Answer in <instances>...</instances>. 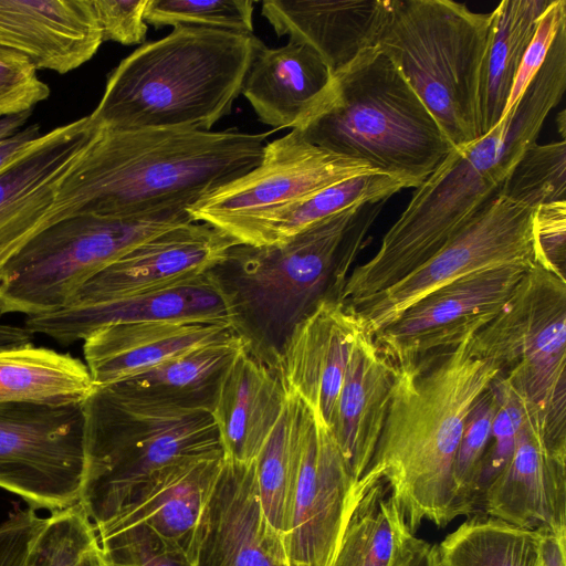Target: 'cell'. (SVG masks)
<instances>
[{"mask_svg": "<svg viewBox=\"0 0 566 566\" xmlns=\"http://www.w3.org/2000/svg\"><path fill=\"white\" fill-rule=\"evenodd\" d=\"M537 412L547 447L566 457V281L534 263L470 340Z\"/></svg>", "mask_w": 566, "mask_h": 566, "instance_id": "obj_9", "label": "cell"}, {"mask_svg": "<svg viewBox=\"0 0 566 566\" xmlns=\"http://www.w3.org/2000/svg\"><path fill=\"white\" fill-rule=\"evenodd\" d=\"M234 332L230 325L208 322L112 324L84 339V356L95 387H106Z\"/></svg>", "mask_w": 566, "mask_h": 566, "instance_id": "obj_26", "label": "cell"}, {"mask_svg": "<svg viewBox=\"0 0 566 566\" xmlns=\"http://www.w3.org/2000/svg\"><path fill=\"white\" fill-rule=\"evenodd\" d=\"M528 530L566 535V457L553 453L530 406L513 455L485 489L478 513Z\"/></svg>", "mask_w": 566, "mask_h": 566, "instance_id": "obj_19", "label": "cell"}, {"mask_svg": "<svg viewBox=\"0 0 566 566\" xmlns=\"http://www.w3.org/2000/svg\"><path fill=\"white\" fill-rule=\"evenodd\" d=\"M360 328L350 308L326 297L294 327L276 361L286 389L329 431L350 347Z\"/></svg>", "mask_w": 566, "mask_h": 566, "instance_id": "obj_22", "label": "cell"}, {"mask_svg": "<svg viewBox=\"0 0 566 566\" xmlns=\"http://www.w3.org/2000/svg\"><path fill=\"white\" fill-rule=\"evenodd\" d=\"M406 188H413V185L381 172L355 176L287 205L229 223L219 231L238 244L283 243L336 213L366 202L386 201Z\"/></svg>", "mask_w": 566, "mask_h": 566, "instance_id": "obj_29", "label": "cell"}, {"mask_svg": "<svg viewBox=\"0 0 566 566\" xmlns=\"http://www.w3.org/2000/svg\"><path fill=\"white\" fill-rule=\"evenodd\" d=\"M261 42L253 34L177 25L120 61L90 117L112 132H208L230 114Z\"/></svg>", "mask_w": 566, "mask_h": 566, "instance_id": "obj_5", "label": "cell"}, {"mask_svg": "<svg viewBox=\"0 0 566 566\" xmlns=\"http://www.w3.org/2000/svg\"><path fill=\"white\" fill-rule=\"evenodd\" d=\"M95 389L82 360L32 344L0 349V402L84 403Z\"/></svg>", "mask_w": 566, "mask_h": 566, "instance_id": "obj_33", "label": "cell"}, {"mask_svg": "<svg viewBox=\"0 0 566 566\" xmlns=\"http://www.w3.org/2000/svg\"><path fill=\"white\" fill-rule=\"evenodd\" d=\"M566 24V1L552 0L542 14L535 33L523 55L504 116L513 108L542 67L558 30Z\"/></svg>", "mask_w": 566, "mask_h": 566, "instance_id": "obj_44", "label": "cell"}, {"mask_svg": "<svg viewBox=\"0 0 566 566\" xmlns=\"http://www.w3.org/2000/svg\"><path fill=\"white\" fill-rule=\"evenodd\" d=\"M376 172L367 163L317 147L292 129L268 142L262 160L254 169L206 195L186 210L193 221L220 230L342 180Z\"/></svg>", "mask_w": 566, "mask_h": 566, "instance_id": "obj_14", "label": "cell"}, {"mask_svg": "<svg viewBox=\"0 0 566 566\" xmlns=\"http://www.w3.org/2000/svg\"><path fill=\"white\" fill-rule=\"evenodd\" d=\"M165 321L220 323L233 327V312L226 292L210 270L146 294L27 316L24 327L33 334H44L59 343L70 344L84 340L106 325Z\"/></svg>", "mask_w": 566, "mask_h": 566, "instance_id": "obj_20", "label": "cell"}, {"mask_svg": "<svg viewBox=\"0 0 566 566\" xmlns=\"http://www.w3.org/2000/svg\"><path fill=\"white\" fill-rule=\"evenodd\" d=\"M247 347L245 339L234 332L114 385L130 394L212 410L224 373Z\"/></svg>", "mask_w": 566, "mask_h": 566, "instance_id": "obj_31", "label": "cell"}, {"mask_svg": "<svg viewBox=\"0 0 566 566\" xmlns=\"http://www.w3.org/2000/svg\"><path fill=\"white\" fill-rule=\"evenodd\" d=\"M234 244L230 237L203 222L175 227L91 277L69 306L128 298L191 280L213 269Z\"/></svg>", "mask_w": 566, "mask_h": 566, "instance_id": "obj_17", "label": "cell"}, {"mask_svg": "<svg viewBox=\"0 0 566 566\" xmlns=\"http://www.w3.org/2000/svg\"><path fill=\"white\" fill-rule=\"evenodd\" d=\"M384 202L352 207L283 243L234 244L211 269L252 355L276 368L294 327L322 300L337 298Z\"/></svg>", "mask_w": 566, "mask_h": 566, "instance_id": "obj_4", "label": "cell"}, {"mask_svg": "<svg viewBox=\"0 0 566 566\" xmlns=\"http://www.w3.org/2000/svg\"><path fill=\"white\" fill-rule=\"evenodd\" d=\"M286 394L275 367L248 347L238 355L222 377L211 410L226 459L254 462L284 408Z\"/></svg>", "mask_w": 566, "mask_h": 566, "instance_id": "obj_28", "label": "cell"}, {"mask_svg": "<svg viewBox=\"0 0 566 566\" xmlns=\"http://www.w3.org/2000/svg\"><path fill=\"white\" fill-rule=\"evenodd\" d=\"M566 88V25L524 94L473 143L452 148L413 192L378 251L346 277L338 300L353 307L433 256L500 188L539 135Z\"/></svg>", "mask_w": 566, "mask_h": 566, "instance_id": "obj_1", "label": "cell"}, {"mask_svg": "<svg viewBox=\"0 0 566 566\" xmlns=\"http://www.w3.org/2000/svg\"><path fill=\"white\" fill-rule=\"evenodd\" d=\"M395 367L363 328L348 356L331 432L358 481L373 459L391 398Z\"/></svg>", "mask_w": 566, "mask_h": 566, "instance_id": "obj_27", "label": "cell"}, {"mask_svg": "<svg viewBox=\"0 0 566 566\" xmlns=\"http://www.w3.org/2000/svg\"><path fill=\"white\" fill-rule=\"evenodd\" d=\"M39 124H31L0 142V169L29 148L40 136Z\"/></svg>", "mask_w": 566, "mask_h": 566, "instance_id": "obj_48", "label": "cell"}, {"mask_svg": "<svg viewBox=\"0 0 566 566\" xmlns=\"http://www.w3.org/2000/svg\"><path fill=\"white\" fill-rule=\"evenodd\" d=\"M27 566H106L96 530L80 502L45 517Z\"/></svg>", "mask_w": 566, "mask_h": 566, "instance_id": "obj_35", "label": "cell"}, {"mask_svg": "<svg viewBox=\"0 0 566 566\" xmlns=\"http://www.w3.org/2000/svg\"><path fill=\"white\" fill-rule=\"evenodd\" d=\"M193 222L186 209L113 218L72 214L33 235L0 269V315L67 307L80 287L139 244Z\"/></svg>", "mask_w": 566, "mask_h": 566, "instance_id": "obj_10", "label": "cell"}, {"mask_svg": "<svg viewBox=\"0 0 566 566\" xmlns=\"http://www.w3.org/2000/svg\"><path fill=\"white\" fill-rule=\"evenodd\" d=\"M293 416L289 396L284 408L254 460V473L262 510L282 534L292 470Z\"/></svg>", "mask_w": 566, "mask_h": 566, "instance_id": "obj_36", "label": "cell"}, {"mask_svg": "<svg viewBox=\"0 0 566 566\" xmlns=\"http://www.w3.org/2000/svg\"><path fill=\"white\" fill-rule=\"evenodd\" d=\"M32 111L18 115L0 117V142L15 134L28 122Z\"/></svg>", "mask_w": 566, "mask_h": 566, "instance_id": "obj_51", "label": "cell"}, {"mask_svg": "<svg viewBox=\"0 0 566 566\" xmlns=\"http://www.w3.org/2000/svg\"><path fill=\"white\" fill-rule=\"evenodd\" d=\"M224 455L178 462L153 474L112 517L95 527L97 538L145 527L193 564L201 523Z\"/></svg>", "mask_w": 566, "mask_h": 566, "instance_id": "obj_21", "label": "cell"}, {"mask_svg": "<svg viewBox=\"0 0 566 566\" xmlns=\"http://www.w3.org/2000/svg\"><path fill=\"white\" fill-rule=\"evenodd\" d=\"M496 407V394L491 385L475 400L467 417L453 470L458 516L474 514L476 480L489 447Z\"/></svg>", "mask_w": 566, "mask_h": 566, "instance_id": "obj_39", "label": "cell"}, {"mask_svg": "<svg viewBox=\"0 0 566 566\" xmlns=\"http://www.w3.org/2000/svg\"><path fill=\"white\" fill-rule=\"evenodd\" d=\"M492 15L452 0H388L377 46L395 63L452 148L481 137L479 82Z\"/></svg>", "mask_w": 566, "mask_h": 566, "instance_id": "obj_8", "label": "cell"}, {"mask_svg": "<svg viewBox=\"0 0 566 566\" xmlns=\"http://www.w3.org/2000/svg\"><path fill=\"white\" fill-rule=\"evenodd\" d=\"M106 566H195L179 549L145 527L98 539Z\"/></svg>", "mask_w": 566, "mask_h": 566, "instance_id": "obj_41", "label": "cell"}, {"mask_svg": "<svg viewBox=\"0 0 566 566\" xmlns=\"http://www.w3.org/2000/svg\"><path fill=\"white\" fill-rule=\"evenodd\" d=\"M566 535L545 533L542 542V566H566Z\"/></svg>", "mask_w": 566, "mask_h": 566, "instance_id": "obj_49", "label": "cell"}, {"mask_svg": "<svg viewBox=\"0 0 566 566\" xmlns=\"http://www.w3.org/2000/svg\"><path fill=\"white\" fill-rule=\"evenodd\" d=\"M388 0H265L262 15L279 36L312 46L333 75L377 46Z\"/></svg>", "mask_w": 566, "mask_h": 566, "instance_id": "obj_25", "label": "cell"}, {"mask_svg": "<svg viewBox=\"0 0 566 566\" xmlns=\"http://www.w3.org/2000/svg\"><path fill=\"white\" fill-rule=\"evenodd\" d=\"M50 93L25 56L0 49V117L33 111Z\"/></svg>", "mask_w": 566, "mask_h": 566, "instance_id": "obj_42", "label": "cell"}, {"mask_svg": "<svg viewBox=\"0 0 566 566\" xmlns=\"http://www.w3.org/2000/svg\"><path fill=\"white\" fill-rule=\"evenodd\" d=\"M102 42L91 0H0V49L25 56L36 70L74 71Z\"/></svg>", "mask_w": 566, "mask_h": 566, "instance_id": "obj_23", "label": "cell"}, {"mask_svg": "<svg viewBox=\"0 0 566 566\" xmlns=\"http://www.w3.org/2000/svg\"><path fill=\"white\" fill-rule=\"evenodd\" d=\"M44 521L29 507L14 512L0 524V566H27L31 546Z\"/></svg>", "mask_w": 566, "mask_h": 566, "instance_id": "obj_46", "label": "cell"}, {"mask_svg": "<svg viewBox=\"0 0 566 566\" xmlns=\"http://www.w3.org/2000/svg\"><path fill=\"white\" fill-rule=\"evenodd\" d=\"M332 84L333 73L308 44L289 41L270 49L261 42L241 94L263 124L274 129H300L321 108Z\"/></svg>", "mask_w": 566, "mask_h": 566, "instance_id": "obj_24", "label": "cell"}, {"mask_svg": "<svg viewBox=\"0 0 566 566\" xmlns=\"http://www.w3.org/2000/svg\"><path fill=\"white\" fill-rule=\"evenodd\" d=\"M465 337L433 361L395 367L386 420L366 471L388 483L412 534L458 517L453 470L469 411L501 375ZM365 471V472H366Z\"/></svg>", "mask_w": 566, "mask_h": 566, "instance_id": "obj_3", "label": "cell"}, {"mask_svg": "<svg viewBox=\"0 0 566 566\" xmlns=\"http://www.w3.org/2000/svg\"><path fill=\"white\" fill-rule=\"evenodd\" d=\"M497 407L492 422V443L482 460L474 492V514L488 485L502 472L511 460L517 434L526 418L527 403L500 375L492 384Z\"/></svg>", "mask_w": 566, "mask_h": 566, "instance_id": "obj_40", "label": "cell"}, {"mask_svg": "<svg viewBox=\"0 0 566 566\" xmlns=\"http://www.w3.org/2000/svg\"><path fill=\"white\" fill-rule=\"evenodd\" d=\"M506 196L535 207L566 200V143L531 145L500 186Z\"/></svg>", "mask_w": 566, "mask_h": 566, "instance_id": "obj_37", "label": "cell"}, {"mask_svg": "<svg viewBox=\"0 0 566 566\" xmlns=\"http://www.w3.org/2000/svg\"><path fill=\"white\" fill-rule=\"evenodd\" d=\"M98 128L90 115L57 126L0 169V269L43 230L61 181Z\"/></svg>", "mask_w": 566, "mask_h": 566, "instance_id": "obj_16", "label": "cell"}, {"mask_svg": "<svg viewBox=\"0 0 566 566\" xmlns=\"http://www.w3.org/2000/svg\"><path fill=\"white\" fill-rule=\"evenodd\" d=\"M195 566H290L261 506L254 462L224 458L198 537Z\"/></svg>", "mask_w": 566, "mask_h": 566, "instance_id": "obj_18", "label": "cell"}, {"mask_svg": "<svg viewBox=\"0 0 566 566\" xmlns=\"http://www.w3.org/2000/svg\"><path fill=\"white\" fill-rule=\"evenodd\" d=\"M532 229L534 263L566 281V200L537 207Z\"/></svg>", "mask_w": 566, "mask_h": 566, "instance_id": "obj_43", "label": "cell"}, {"mask_svg": "<svg viewBox=\"0 0 566 566\" xmlns=\"http://www.w3.org/2000/svg\"><path fill=\"white\" fill-rule=\"evenodd\" d=\"M251 0H148L145 21L156 28L192 25L253 34Z\"/></svg>", "mask_w": 566, "mask_h": 566, "instance_id": "obj_38", "label": "cell"}, {"mask_svg": "<svg viewBox=\"0 0 566 566\" xmlns=\"http://www.w3.org/2000/svg\"><path fill=\"white\" fill-rule=\"evenodd\" d=\"M536 209L499 188L433 256L386 290L347 307L374 337L416 302L457 279L492 266L533 265Z\"/></svg>", "mask_w": 566, "mask_h": 566, "instance_id": "obj_11", "label": "cell"}, {"mask_svg": "<svg viewBox=\"0 0 566 566\" xmlns=\"http://www.w3.org/2000/svg\"><path fill=\"white\" fill-rule=\"evenodd\" d=\"M410 535L386 480L366 471L356 482L354 501L331 566H390Z\"/></svg>", "mask_w": 566, "mask_h": 566, "instance_id": "obj_32", "label": "cell"}, {"mask_svg": "<svg viewBox=\"0 0 566 566\" xmlns=\"http://www.w3.org/2000/svg\"><path fill=\"white\" fill-rule=\"evenodd\" d=\"M84 403L0 402V488L51 512L80 501Z\"/></svg>", "mask_w": 566, "mask_h": 566, "instance_id": "obj_12", "label": "cell"}, {"mask_svg": "<svg viewBox=\"0 0 566 566\" xmlns=\"http://www.w3.org/2000/svg\"><path fill=\"white\" fill-rule=\"evenodd\" d=\"M545 533L470 515L438 545L440 566H542Z\"/></svg>", "mask_w": 566, "mask_h": 566, "instance_id": "obj_34", "label": "cell"}, {"mask_svg": "<svg viewBox=\"0 0 566 566\" xmlns=\"http://www.w3.org/2000/svg\"><path fill=\"white\" fill-rule=\"evenodd\" d=\"M552 0H503L491 12V34L479 82L481 137L504 117L523 55Z\"/></svg>", "mask_w": 566, "mask_h": 566, "instance_id": "obj_30", "label": "cell"}, {"mask_svg": "<svg viewBox=\"0 0 566 566\" xmlns=\"http://www.w3.org/2000/svg\"><path fill=\"white\" fill-rule=\"evenodd\" d=\"M531 266L505 264L457 279L416 302L373 339L394 367L452 349L494 318Z\"/></svg>", "mask_w": 566, "mask_h": 566, "instance_id": "obj_15", "label": "cell"}, {"mask_svg": "<svg viewBox=\"0 0 566 566\" xmlns=\"http://www.w3.org/2000/svg\"><path fill=\"white\" fill-rule=\"evenodd\" d=\"M269 133L98 128L60 184L44 229L78 213L127 218L187 209L262 160Z\"/></svg>", "mask_w": 566, "mask_h": 566, "instance_id": "obj_2", "label": "cell"}, {"mask_svg": "<svg viewBox=\"0 0 566 566\" xmlns=\"http://www.w3.org/2000/svg\"><path fill=\"white\" fill-rule=\"evenodd\" d=\"M86 470L80 496L94 527L157 471L224 455L211 410L95 387L84 402Z\"/></svg>", "mask_w": 566, "mask_h": 566, "instance_id": "obj_7", "label": "cell"}, {"mask_svg": "<svg viewBox=\"0 0 566 566\" xmlns=\"http://www.w3.org/2000/svg\"><path fill=\"white\" fill-rule=\"evenodd\" d=\"M287 390V389H286ZM293 455L282 536L290 566H331L356 482L329 429L287 390Z\"/></svg>", "mask_w": 566, "mask_h": 566, "instance_id": "obj_13", "label": "cell"}, {"mask_svg": "<svg viewBox=\"0 0 566 566\" xmlns=\"http://www.w3.org/2000/svg\"><path fill=\"white\" fill-rule=\"evenodd\" d=\"M147 3L148 0H91L103 42L143 43L148 30L145 21Z\"/></svg>", "mask_w": 566, "mask_h": 566, "instance_id": "obj_45", "label": "cell"}, {"mask_svg": "<svg viewBox=\"0 0 566 566\" xmlns=\"http://www.w3.org/2000/svg\"><path fill=\"white\" fill-rule=\"evenodd\" d=\"M390 566H440L438 545L412 534L396 553Z\"/></svg>", "mask_w": 566, "mask_h": 566, "instance_id": "obj_47", "label": "cell"}, {"mask_svg": "<svg viewBox=\"0 0 566 566\" xmlns=\"http://www.w3.org/2000/svg\"><path fill=\"white\" fill-rule=\"evenodd\" d=\"M295 130L317 147L363 160L413 188L452 149L429 109L378 46L333 75L321 108Z\"/></svg>", "mask_w": 566, "mask_h": 566, "instance_id": "obj_6", "label": "cell"}, {"mask_svg": "<svg viewBox=\"0 0 566 566\" xmlns=\"http://www.w3.org/2000/svg\"><path fill=\"white\" fill-rule=\"evenodd\" d=\"M33 333L25 327L0 323V349L32 344Z\"/></svg>", "mask_w": 566, "mask_h": 566, "instance_id": "obj_50", "label": "cell"}]
</instances>
